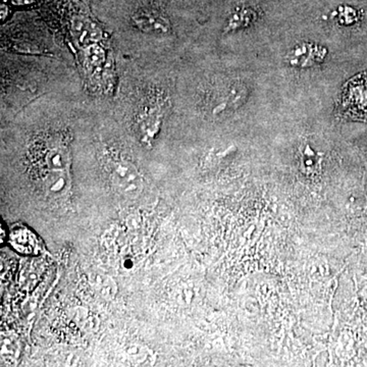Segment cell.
Listing matches in <instances>:
<instances>
[{
  "mask_svg": "<svg viewBox=\"0 0 367 367\" xmlns=\"http://www.w3.org/2000/svg\"><path fill=\"white\" fill-rule=\"evenodd\" d=\"M339 112L349 121L367 122V71L351 78L342 88Z\"/></svg>",
  "mask_w": 367,
  "mask_h": 367,
  "instance_id": "obj_1",
  "label": "cell"
},
{
  "mask_svg": "<svg viewBox=\"0 0 367 367\" xmlns=\"http://www.w3.org/2000/svg\"><path fill=\"white\" fill-rule=\"evenodd\" d=\"M110 182L120 195L135 199L143 190V179L135 165L126 161L114 163L110 168Z\"/></svg>",
  "mask_w": 367,
  "mask_h": 367,
  "instance_id": "obj_2",
  "label": "cell"
},
{
  "mask_svg": "<svg viewBox=\"0 0 367 367\" xmlns=\"http://www.w3.org/2000/svg\"><path fill=\"white\" fill-rule=\"evenodd\" d=\"M134 25L144 33L161 35L166 34L170 29V22L165 16L154 9H139L132 18Z\"/></svg>",
  "mask_w": 367,
  "mask_h": 367,
  "instance_id": "obj_3",
  "label": "cell"
},
{
  "mask_svg": "<svg viewBox=\"0 0 367 367\" xmlns=\"http://www.w3.org/2000/svg\"><path fill=\"white\" fill-rule=\"evenodd\" d=\"M9 243L18 253L23 255H37L41 252L38 237L25 226H17L9 233Z\"/></svg>",
  "mask_w": 367,
  "mask_h": 367,
  "instance_id": "obj_4",
  "label": "cell"
},
{
  "mask_svg": "<svg viewBox=\"0 0 367 367\" xmlns=\"http://www.w3.org/2000/svg\"><path fill=\"white\" fill-rule=\"evenodd\" d=\"M71 32L76 40L80 44L92 45L101 38V32L99 28L89 18L77 17L71 22Z\"/></svg>",
  "mask_w": 367,
  "mask_h": 367,
  "instance_id": "obj_5",
  "label": "cell"
},
{
  "mask_svg": "<svg viewBox=\"0 0 367 367\" xmlns=\"http://www.w3.org/2000/svg\"><path fill=\"white\" fill-rule=\"evenodd\" d=\"M325 54V50H318V46L302 45L294 50L291 64L300 66H313L322 61Z\"/></svg>",
  "mask_w": 367,
  "mask_h": 367,
  "instance_id": "obj_6",
  "label": "cell"
},
{
  "mask_svg": "<svg viewBox=\"0 0 367 367\" xmlns=\"http://www.w3.org/2000/svg\"><path fill=\"white\" fill-rule=\"evenodd\" d=\"M161 122L158 115H149L146 119L142 120L140 124L141 140L145 144H150L158 135Z\"/></svg>",
  "mask_w": 367,
  "mask_h": 367,
  "instance_id": "obj_7",
  "label": "cell"
},
{
  "mask_svg": "<svg viewBox=\"0 0 367 367\" xmlns=\"http://www.w3.org/2000/svg\"><path fill=\"white\" fill-rule=\"evenodd\" d=\"M86 57L88 62L94 66H100L105 61V52L103 48L99 47L96 44L88 46Z\"/></svg>",
  "mask_w": 367,
  "mask_h": 367,
  "instance_id": "obj_8",
  "label": "cell"
},
{
  "mask_svg": "<svg viewBox=\"0 0 367 367\" xmlns=\"http://www.w3.org/2000/svg\"><path fill=\"white\" fill-rule=\"evenodd\" d=\"M48 165L52 168H62L66 163L64 154L59 151L50 152L47 158Z\"/></svg>",
  "mask_w": 367,
  "mask_h": 367,
  "instance_id": "obj_9",
  "label": "cell"
},
{
  "mask_svg": "<svg viewBox=\"0 0 367 367\" xmlns=\"http://www.w3.org/2000/svg\"><path fill=\"white\" fill-rule=\"evenodd\" d=\"M30 1H31V0H13V2L17 4H29Z\"/></svg>",
  "mask_w": 367,
  "mask_h": 367,
  "instance_id": "obj_10",
  "label": "cell"
}]
</instances>
